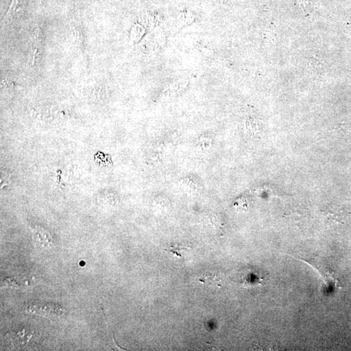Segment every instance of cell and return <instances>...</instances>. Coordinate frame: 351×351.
Returning a JSON list of instances; mask_svg holds the SVG:
<instances>
[{"label": "cell", "instance_id": "obj_1", "mask_svg": "<svg viewBox=\"0 0 351 351\" xmlns=\"http://www.w3.org/2000/svg\"><path fill=\"white\" fill-rule=\"evenodd\" d=\"M179 183L185 193L196 195L203 191V185L202 181L195 176H185L179 179Z\"/></svg>", "mask_w": 351, "mask_h": 351}, {"label": "cell", "instance_id": "obj_2", "mask_svg": "<svg viewBox=\"0 0 351 351\" xmlns=\"http://www.w3.org/2000/svg\"><path fill=\"white\" fill-rule=\"evenodd\" d=\"M33 239L40 246L47 247L52 244V239L50 234L45 229L41 227H35L33 230Z\"/></svg>", "mask_w": 351, "mask_h": 351}, {"label": "cell", "instance_id": "obj_3", "mask_svg": "<svg viewBox=\"0 0 351 351\" xmlns=\"http://www.w3.org/2000/svg\"><path fill=\"white\" fill-rule=\"evenodd\" d=\"M187 84V81L185 80L175 81L165 91V96H167V97L169 96H169H173L179 93L185 89Z\"/></svg>", "mask_w": 351, "mask_h": 351}, {"label": "cell", "instance_id": "obj_4", "mask_svg": "<svg viewBox=\"0 0 351 351\" xmlns=\"http://www.w3.org/2000/svg\"><path fill=\"white\" fill-rule=\"evenodd\" d=\"M29 338H30V336L26 335L24 330V331L18 332L15 334H11L10 340L13 343L14 346H17L18 348L19 347L23 348L29 342V339H30Z\"/></svg>", "mask_w": 351, "mask_h": 351}, {"label": "cell", "instance_id": "obj_5", "mask_svg": "<svg viewBox=\"0 0 351 351\" xmlns=\"http://www.w3.org/2000/svg\"><path fill=\"white\" fill-rule=\"evenodd\" d=\"M195 16L187 10H183L179 12L177 20L179 24L182 26H187L195 21Z\"/></svg>", "mask_w": 351, "mask_h": 351}, {"label": "cell", "instance_id": "obj_6", "mask_svg": "<svg viewBox=\"0 0 351 351\" xmlns=\"http://www.w3.org/2000/svg\"><path fill=\"white\" fill-rule=\"evenodd\" d=\"M196 145H197V147L199 148L200 151H209L213 147V139L208 136L200 137L198 138Z\"/></svg>", "mask_w": 351, "mask_h": 351}, {"label": "cell", "instance_id": "obj_7", "mask_svg": "<svg viewBox=\"0 0 351 351\" xmlns=\"http://www.w3.org/2000/svg\"><path fill=\"white\" fill-rule=\"evenodd\" d=\"M26 2L27 0H12L9 11L7 12V16L13 15L19 11L26 5Z\"/></svg>", "mask_w": 351, "mask_h": 351}, {"label": "cell", "instance_id": "obj_8", "mask_svg": "<svg viewBox=\"0 0 351 351\" xmlns=\"http://www.w3.org/2000/svg\"><path fill=\"white\" fill-rule=\"evenodd\" d=\"M145 28L141 24L135 25L132 29L131 36L134 41H138L141 40L145 33Z\"/></svg>", "mask_w": 351, "mask_h": 351}, {"label": "cell", "instance_id": "obj_9", "mask_svg": "<svg viewBox=\"0 0 351 351\" xmlns=\"http://www.w3.org/2000/svg\"><path fill=\"white\" fill-rule=\"evenodd\" d=\"M200 282L205 284H210V285H213V284H217V286H221L219 284V282H221V280L218 279V276L214 275L212 273H206L204 276L203 279L200 280Z\"/></svg>", "mask_w": 351, "mask_h": 351}, {"label": "cell", "instance_id": "obj_10", "mask_svg": "<svg viewBox=\"0 0 351 351\" xmlns=\"http://www.w3.org/2000/svg\"><path fill=\"white\" fill-rule=\"evenodd\" d=\"M154 201H155L157 206L162 209H166L170 206V201H169V198L164 195H159L157 196Z\"/></svg>", "mask_w": 351, "mask_h": 351}, {"label": "cell", "instance_id": "obj_11", "mask_svg": "<svg viewBox=\"0 0 351 351\" xmlns=\"http://www.w3.org/2000/svg\"><path fill=\"white\" fill-rule=\"evenodd\" d=\"M186 248H187V247H186V246L185 247V246H183L181 245L180 246H175L172 245L171 246V248H169V250H167H167H169V252H173V253H174L176 255V256H179V257H181V254H180V252H180L181 250H185Z\"/></svg>", "mask_w": 351, "mask_h": 351}]
</instances>
